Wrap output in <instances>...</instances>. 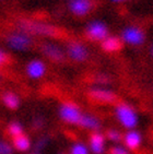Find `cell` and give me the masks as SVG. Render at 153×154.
Here are the masks:
<instances>
[{
	"instance_id": "cell-1",
	"label": "cell",
	"mask_w": 153,
	"mask_h": 154,
	"mask_svg": "<svg viewBox=\"0 0 153 154\" xmlns=\"http://www.w3.org/2000/svg\"><path fill=\"white\" fill-rule=\"evenodd\" d=\"M18 30L23 31L30 35L43 36V37H57L60 34V30L53 24L42 22L36 20H29V19H22L18 22Z\"/></svg>"
},
{
	"instance_id": "cell-2",
	"label": "cell",
	"mask_w": 153,
	"mask_h": 154,
	"mask_svg": "<svg viewBox=\"0 0 153 154\" xmlns=\"http://www.w3.org/2000/svg\"><path fill=\"white\" fill-rule=\"evenodd\" d=\"M115 117L121 127L127 130L136 129L139 124V116L136 109L127 103H118L115 106Z\"/></svg>"
},
{
	"instance_id": "cell-3",
	"label": "cell",
	"mask_w": 153,
	"mask_h": 154,
	"mask_svg": "<svg viewBox=\"0 0 153 154\" xmlns=\"http://www.w3.org/2000/svg\"><path fill=\"white\" fill-rule=\"evenodd\" d=\"M6 43L8 47L12 51H25L30 49L33 44L32 36L23 32V31L17 30L10 32L6 37Z\"/></svg>"
},
{
	"instance_id": "cell-4",
	"label": "cell",
	"mask_w": 153,
	"mask_h": 154,
	"mask_svg": "<svg viewBox=\"0 0 153 154\" xmlns=\"http://www.w3.org/2000/svg\"><path fill=\"white\" fill-rule=\"evenodd\" d=\"M82 115L79 106L72 102H64L59 106V117L66 124L79 125Z\"/></svg>"
},
{
	"instance_id": "cell-5",
	"label": "cell",
	"mask_w": 153,
	"mask_h": 154,
	"mask_svg": "<svg viewBox=\"0 0 153 154\" xmlns=\"http://www.w3.org/2000/svg\"><path fill=\"white\" fill-rule=\"evenodd\" d=\"M108 27L102 21H91L86 26V36L90 41L103 42L108 36Z\"/></svg>"
},
{
	"instance_id": "cell-6",
	"label": "cell",
	"mask_w": 153,
	"mask_h": 154,
	"mask_svg": "<svg viewBox=\"0 0 153 154\" xmlns=\"http://www.w3.org/2000/svg\"><path fill=\"white\" fill-rule=\"evenodd\" d=\"M66 54L71 60L76 62H83L89 58L90 51L81 42L69 41L66 45Z\"/></svg>"
},
{
	"instance_id": "cell-7",
	"label": "cell",
	"mask_w": 153,
	"mask_h": 154,
	"mask_svg": "<svg viewBox=\"0 0 153 154\" xmlns=\"http://www.w3.org/2000/svg\"><path fill=\"white\" fill-rule=\"evenodd\" d=\"M120 38L123 43L133 45V46H139L145 39L144 32L137 26H127L121 31Z\"/></svg>"
},
{
	"instance_id": "cell-8",
	"label": "cell",
	"mask_w": 153,
	"mask_h": 154,
	"mask_svg": "<svg viewBox=\"0 0 153 154\" xmlns=\"http://www.w3.org/2000/svg\"><path fill=\"white\" fill-rule=\"evenodd\" d=\"M41 51L46 58L54 62H62L66 58V51L52 42H44L41 45Z\"/></svg>"
},
{
	"instance_id": "cell-9",
	"label": "cell",
	"mask_w": 153,
	"mask_h": 154,
	"mask_svg": "<svg viewBox=\"0 0 153 154\" xmlns=\"http://www.w3.org/2000/svg\"><path fill=\"white\" fill-rule=\"evenodd\" d=\"M89 97L101 104H113L117 100V95L105 88H93L89 91Z\"/></svg>"
},
{
	"instance_id": "cell-10",
	"label": "cell",
	"mask_w": 153,
	"mask_h": 154,
	"mask_svg": "<svg viewBox=\"0 0 153 154\" xmlns=\"http://www.w3.org/2000/svg\"><path fill=\"white\" fill-rule=\"evenodd\" d=\"M68 8L73 15L84 17L89 14L93 9V1L92 0H69Z\"/></svg>"
},
{
	"instance_id": "cell-11",
	"label": "cell",
	"mask_w": 153,
	"mask_h": 154,
	"mask_svg": "<svg viewBox=\"0 0 153 154\" xmlns=\"http://www.w3.org/2000/svg\"><path fill=\"white\" fill-rule=\"evenodd\" d=\"M143 138L140 131L131 129V130H127L126 134L123 136V142L129 151H136L138 150L142 144Z\"/></svg>"
},
{
	"instance_id": "cell-12",
	"label": "cell",
	"mask_w": 153,
	"mask_h": 154,
	"mask_svg": "<svg viewBox=\"0 0 153 154\" xmlns=\"http://www.w3.org/2000/svg\"><path fill=\"white\" fill-rule=\"evenodd\" d=\"M46 73V65L39 59H33L27 66V74L31 79L37 80L43 78Z\"/></svg>"
},
{
	"instance_id": "cell-13",
	"label": "cell",
	"mask_w": 153,
	"mask_h": 154,
	"mask_svg": "<svg viewBox=\"0 0 153 154\" xmlns=\"http://www.w3.org/2000/svg\"><path fill=\"white\" fill-rule=\"evenodd\" d=\"M105 134H101L98 131H94L90 137V149L92 153L94 154H103L105 152Z\"/></svg>"
},
{
	"instance_id": "cell-14",
	"label": "cell",
	"mask_w": 153,
	"mask_h": 154,
	"mask_svg": "<svg viewBox=\"0 0 153 154\" xmlns=\"http://www.w3.org/2000/svg\"><path fill=\"white\" fill-rule=\"evenodd\" d=\"M101 47L106 53H116L123 48V41L118 36L108 35L103 42H101Z\"/></svg>"
},
{
	"instance_id": "cell-15",
	"label": "cell",
	"mask_w": 153,
	"mask_h": 154,
	"mask_svg": "<svg viewBox=\"0 0 153 154\" xmlns=\"http://www.w3.org/2000/svg\"><path fill=\"white\" fill-rule=\"evenodd\" d=\"M78 126L81 128H84V129H90V130L97 131L101 128V122L100 119L97 118V117H95V116L89 115V114L84 115L83 114Z\"/></svg>"
},
{
	"instance_id": "cell-16",
	"label": "cell",
	"mask_w": 153,
	"mask_h": 154,
	"mask_svg": "<svg viewBox=\"0 0 153 154\" xmlns=\"http://www.w3.org/2000/svg\"><path fill=\"white\" fill-rule=\"evenodd\" d=\"M12 146L17 151H20V152L29 151L30 148H31V140L29 139V137L23 134L12 139Z\"/></svg>"
},
{
	"instance_id": "cell-17",
	"label": "cell",
	"mask_w": 153,
	"mask_h": 154,
	"mask_svg": "<svg viewBox=\"0 0 153 154\" xmlns=\"http://www.w3.org/2000/svg\"><path fill=\"white\" fill-rule=\"evenodd\" d=\"M2 102L8 108L10 109H18L20 106V98L15 93L13 92H6L2 95Z\"/></svg>"
},
{
	"instance_id": "cell-18",
	"label": "cell",
	"mask_w": 153,
	"mask_h": 154,
	"mask_svg": "<svg viewBox=\"0 0 153 154\" xmlns=\"http://www.w3.org/2000/svg\"><path fill=\"white\" fill-rule=\"evenodd\" d=\"M8 134L10 137H12V139L15 137H19L21 134H23V127L19 122H12L8 126Z\"/></svg>"
},
{
	"instance_id": "cell-19",
	"label": "cell",
	"mask_w": 153,
	"mask_h": 154,
	"mask_svg": "<svg viewBox=\"0 0 153 154\" xmlns=\"http://www.w3.org/2000/svg\"><path fill=\"white\" fill-rule=\"evenodd\" d=\"M123 136L124 134H121V132L117 129H108V130L106 131V139H108L111 142H114V143H119L120 141H123Z\"/></svg>"
},
{
	"instance_id": "cell-20",
	"label": "cell",
	"mask_w": 153,
	"mask_h": 154,
	"mask_svg": "<svg viewBox=\"0 0 153 154\" xmlns=\"http://www.w3.org/2000/svg\"><path fill=\"white\" fill-rule=\"evenodd\" d=\"M71 154H89V149L86 144L76 142L71 146Z\"/></svg>"
},
{
	"instance_id": "cell-21",
	"label": "cell",
	"mask_w": 153,
	"mask_h": 154,
	"mask_svg": "<svg viewBox=\"0 0 153 154\" xmlns=\"http://www.w3.org/2000/svg\"><path fill=\"white\" fill-rule=\"evenodd\" d=\"M109 154H129V150L121 144H116L109 149Z\"/></svg>"
},
{
	"instance_id": "cell-22",
	"label": "cell",
	"mask_w": 153,
	"mask_h": 154,
	"mask_svg": "<svg viewBox=\"0 0 153 154\" xmlns=\"http://www.w3.org/2000/svg\"><path fill=\"white\" fill-rule=\"evenodd\" d=\"M0 154H13V146L6 141L0 140Z\"/></svg>"
},
{
	"instance_id": "cell-23",
	"label": "cell",
	"mask_w": 153,
	"mask_h": 154,
	"mask_svg": "<svg viewBox=\"0 0 153 154\" xmlns=\"http://www.w3.org/2000/svg\"><path fill=\"white\" fill-rule=\"evenodd\" d=\"M47 142H48L47 138H41V139L38 140L37 142L35 143V150H36V152L42 151V150H43V148H44L45 145L47 144Z\"/></svg>"
},
{
	"instance_id": "cell-24",
	"label": "cell",
	"mask_w": 153,
	"mask_h": 154,
	"mask_svg": "<svg viewBox=\"0 0 153 154\" xmlns=\"http://www.w3.org/2000/svg\"><path fill=\"white\" fill-rule=\"evenodd\" d=\"M44 127V119L42 117H36L34 120H33V129H41V128Z\"/></svg>"
},
{
	"instance_id": "cell-25",
	"label": "cell",
	"mask_w": 153,
	"mask_h": 154,
	"mask_svg": "<svg viewBox=\"0 0 153 154\" xmlns=\"http://www.w3.org/2000/svg\"><path fill=\"white\" fill-rule=\"evenodd\" d=\"M95 80H96L97 83H100V84H108L109 83V78L105 74H100V75H97L95 78Z\"/></svg>"
},
{
	"instance_id": "cell-26",
	"label": "cell",
	"mask_w": 153,
	"mask_h": 154,
	"mask_svg": "<svg viewBox=\"0 0 153 154\" xmlns=\"http://www.w3.org/2000/svg\"><path fill=\"white\" fill-rule=\"evenodd\" d=\"M8 60H9L8 55H7L2 49H0V68H1L2 66L6 65L7 62H8Z\"/></svg>"
},
{
	"instance_id": "cell-27",
	"label": "cell",
	"mask_w": 153,
	"mask_h": 154,
	"mask_svg": "<svg viewBox=\"0 0 153 154\" xmlns=\"http://www.w3.org/2000/svg\"><path fill=\"white\" fill-rule=\"evenodd\" d=\"M111 1H113V2H115V3H119V2L125 1V0H111Z\"/></svg>"
},
{
	"instance_id": "cell-28",
	"label": "cell",
	"mask_w": 153,
	"mask_h": 154,
	"mask_svg": "<svg viewBox=\"0 0 153 154\" xmlns=\"http://www.w3.org/2000/svg\"><path fill=\"white\" fill-rule=\"evenodd\" d=\"M151 54H152V56H153V46H152V48H151Z\"/></svg>"
},
{
	"instance_id": "cell-29",
	"label": "cell",
	"mask_w": 153,
	"mask_h": 154,
	"mask_svg": "<svg viewBox=\"0 0 153 154\" xmlns=\"http://www.w3.org/2000/svg\"><path fill=\"white\" fill-rule=\"evenodd\" d=\"M0 80H1V75H0Z\"/></svg>"
}]
</instances>
